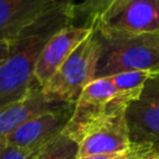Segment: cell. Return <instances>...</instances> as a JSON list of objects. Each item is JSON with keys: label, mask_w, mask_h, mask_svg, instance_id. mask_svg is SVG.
<instances>
[{"label": "cell", "mask_w": 159, "mask_h": 159, "mask_svg": "<svg viewBox=\"0 0 159 159\" xmlns=\"http://www.w3.org/2000/svg\"><path fill=\"white\" fill-rule=\"evenodd\" d=\"M99 45L92 30L42 87L45 96L55 102L75 104L87 84L96 78Z\"/></svg>", "instance_id": "3957f363"}, {"label": "cell", "mask_w": 159, "mask_h": 159, "mask_svg": "<svg viewBox=\"0 0 159 159\" xmlns=\"http://www.w3.org/2000/svg\"><path fill=\"white\" fill-rule=\"evenodd\" d=\"M92 32L91 26L67 25L58 30L43 46L35 67V78L42 88L73 50Z\"/></svg>", "instance_id": "52a82bcc"}, {"label": "cell", "mask_w": 159, "mask_h": 159, "mask_svg": "<svg viewBox=\"0 0 159 159\" xmlns=\"http://www.w3.org/2000/svg\"><path fill=\"white\" fill-rule=\"evenodd\" d=\"M73 108L75 106H68L29 119L9 137L7 143L30 150H40L63 133L72 117Z\"/></svg>", "instance_id": "ba28073f"}, {"label": "cell", "mask_w": 159, "mask_h": 159, "mask_svg": "<svg viewBox=\"0 0 159 159\" xmlns=\"http://www.w3.org/2000/svg\"><path fill=\"white\" fill-rule=\"evenodd\" d=\"M61 0H0V41H10Z\"/></svg>", "instance_id": "30bf717a"}, {"label": "cell", "mask_w": 159, "mask_h": 159, "mask_svg": "<svg viewBox=\"0 0 159 159\" xmlns=\"http://www.w3.org/2000/svg\"><path fill=\"white\" fill-rule=\"evenodd\" d=\"M112 0H83L81 5H76V17L80 15L84 17L86 26H89L92 20L98 16Z\"/></svg>", "instance_id": "7c38bea8"}, {"label": "cell", "mask_w": 159, "mask_h": 159, "mask_svg": "<svg viewBox=\"0 0 159 159\" xmlns=\"http://www.w3.org/2000/svg\"><path fill=\"white\" fill-rule=\"evenodd\" d=\"M9 52V42L7 41H0V66L5 61Z\"/></svg>", "instance_id": "9a60e30c"}, {"label": "cell", "mask_w": 159, "mask_h": 159, "mask_svg": "<svg viewBox=\"0 0 159 159\" xmlns=\"http://www.w3.org/2000/svg\"><path fill=\"white\" fill-rule=\"evenodd\" d=\"M92 30L99 45L96 78L130 71L159 73V32Z\"/></svg>", "instance_id": "7a4b0ae2"}, {"label": "cell", "mask_w": 159, "mask_h": 159, "mask_svg": "<svg viewBox=\"0 0 159 159\" xmlns=\"http://www.w3.org/2000/svg\"><path fill=\"white\" fill-rule=\"evenodd\" d=\"M75 19L76 5L71 0H61L9 41L7 56L0 66V108L40 87L35 78V67L43 46Z\"/></svg>", "instance_id": "6da1fadb"}, {"label": "cell", "mask_w": 159, "mask_h": 159, "mask_svg": "<svg viewBox=\"0 0 159 159\" xmlns=\"http://www.w3.org/2000/svg\"><path fill=\"white\" fill-rule=\"evenodd\" d=\"M145 153H147V152H145ZM153 153H154V152H153ZM143 154H144V153H143ZM143 154H140V155H143ZM140 155H139V157H140ZM137 158H138V157H137ZM137 158H135V159H137Z\"/></svg>", "instance_id": "e0dca14e"}, {"label": "cell", "mask_w": 159, "mask_h": 159, "mask_svg": "<svg viewBox=\"0 0 159 159\" xmlns=\"http://www.w3.org/2000/svg\"><path fill=\"white\" fill-rule=\"evenodd\" d=\"M127 103H119L87 123L72 139L78 145L77 158L114 154L132 148L125 123Z\"/></svg>", "instance_id": "277c9868"}, {"label": "cell", "mask_w": 159, "mask_h": 159, "mask_svg": "<svg viewBox=\"0 0 159 159\" xmlns=\"http://www.w3.org/2000/svg\"><path fill=\"white\" fill-rule=\"evenodd\" d=\"M77 143L62 133L42 147L35 159H77Z\"/></svg>", "instance_id": "8fae6325"}, {"label": "cell", "mask_w": 159, "mask_h": 159, "mask_svg": "<svg viewBox=\"0 0 159 159\" xmlns=\"http://www.w3.org/2000/svg\"><path fill=\"white\" fill-rule=\"evenodd\" d=\"M89 26L124 34L159 32V0H112Z\"/></svg>", "instance_id": "8992f818"}, {"label": "cell", "mask_w": 159, "mask_h": 159, "mask_svg": "<svg viewBox=\"0 0 159 159\" xmlns=\"http://www.w3.org/2000/svg\"><path fill=\"white\" fill-rule=\"evenodd\" d=\"M40 150H30L6 143L0 148V159H35Z\"/></svg>", "instance_id": "4fadbf2b"}, {"label": "cell", "mask_w": 159, "mask_h": 159, "mask_svg": "<svg viewBox=\"0 0 159 159\" xmlns=\"http://www.w3.org/2000/svg\"><path fill=\"white\" fill-rule=\"evenodd\" d=\"M137 159H159V155L157 153H153V152H147L143 155L138 157Z\"/></svg>", "instance_id": "2e32d148"}, {"label": "cell", "mask_w": 159, "mask_h": 159, "mask_svg": "<svg viewBox=\"0 0 159 159\" xmlns=\"http://www.w3.org/2000/svg\"><path fill=\"white\" fill-rule=\"evenodd\" d=\"M130 144L159 155V73H153L124 109Z\"/></svg>", "instance_id": "5b68a950"}, {"label": "cell", "mask_w": 159, "mask_h": 159, "mask_svg": "<svg viewBox=\"0 0 159 159\" xmlns=\"http://www.w3.org/2000/svg\"><path fill=\"white\" fill-rule=\"evenodd\" d=\"M75 106L48 99L42 88L37 87L24 98L0 108V148L7 143L9 137L29 119L51 111Z\"/></svg>", "instance_id": "9c48e42d"}, {"label": "cell", "mask_w": 159, "mask_h": 159, "mask_svg": "<svg viewBox=\"0 0 159 159\" xmlns=\"http://www.w3.org/2000/svg\"><path fill=\"white\" fill-rule=\"evenodd\" d=\"M145 152H152L148 150L145 148H139V147H134L132 145V148L129 150L122 152V153H114V154H102V155H91V157H86V158H77V159H135L137 157H139L140 154L145 153Z\"/></svg>", "instance_id": "5bb4252c"}]
</instances>
